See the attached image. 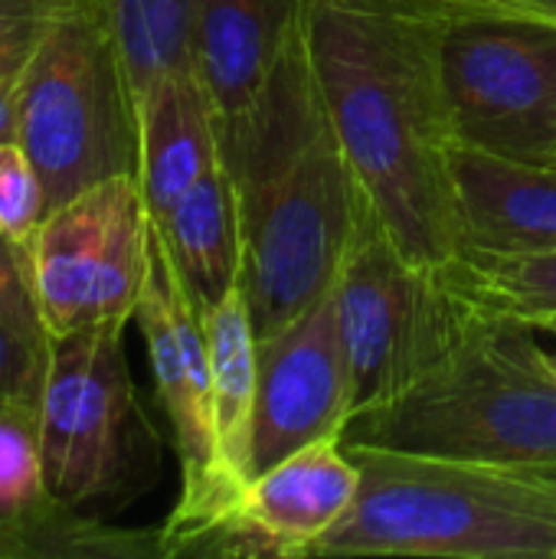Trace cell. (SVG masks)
<instances>
[{"mask_svg": "<svg viewBox=\"0 0 556 559\" xmlns=\"http://www.w3.org/2000/svg\"><path fill=\"white\" fill-rule=\"evenodd\" d=\"M344 445L556 468V370L537 328L485 311L469 337L397 403L360 413Z\"/></svg>", "mask_w": 556, "mask_h": 559, "instance_id": "4", "label": "cell"}, {"mask_svg": "<svg viewBox=\"0 0 556 559\" xmlns=\"http://www.w3.org/2000/svg\"><path fill=\"white\" fill-rule=\"evenodd\" d=\"M151 226L200 314L242 288L239 200L223 160Z\"/></svg>", "mask_w": 556, "mask_h": 559, "instance_id": "17", "label": "cell"}, {"mask_svg": "<svg viewBox=\"0 0 556 559\" xmlns=\"http://www.w3.org/2000/svg\"><path fill=\"white\" fill-rule=\"evenodd\" d=\"M16 144L43 183L46 216L111 177H138L134 88L98 0H69L46 20L20 92Z\"/></svg>", "mask_w": 556, "mask_h": 559, "instance_id": "5", "label": "cell"}, {"mask_svg": "<svg viewBox=\"0 0 556 559\" xmlns=\"http://www.w3.org/2000/svg\"><path fill=\"white\" fill-rule=\"evenodd\" d=\"M43 26L16 29L10 36H0V144L16 141V111H20V92L29 69V59L36 52V43L43 36Z\"/></svg>", "mask_w": 556, "mask_h": 559, "instance_id": "23", "label": "cell"}, {"mask_svg": "<svg viewBox=\"0 0 556 559\" xmlns=\"http://www.w3.org/2000/svg\"><path fill=\"white\" fill-rule=\"evenodd\" d=\"M456 272L462 285L495 314L541 331L556 318V252H482L469 249Z\"/></svg>", "mask_w": 556, "mask_h": 559, "instance_id": "19", "label": "cell"}, {"mask_svg": "<svg viewBox=\"0 0 556 559\" xmlns=\"http://www.w3.org/2000/svg\"><path fill=\"white\" fill-rule=\"evenodd\" d=\"M465 252H556V167L456 154Z\"/></svg>", "mask_w": 556, "mask_h": 559, "instance_id": "16", "label": "cell"}, {"mask_svg": "<svg viewBox=\"0 0 556 559\" xmlns=\"http://www.w3.org/2000/svg\"><path fill=\"white\" fill-rule=\"evenodd\" d=\"M0 559H13V554H10V550H7L3 544H0Z\"/></svg>", "mask_w": 556, "mask_h": 559, "instance_id": "28", "label": "cell"}, {"mask_svg": "<svg viewBox=\"0 0 556 559\" xmlns=\"http://www.w3.org/2000/svg\"><path fill=\"white\" fill-rule=\"evenodd\" d=\"M0 544L13 559L157 557V531H118L49 495L39 409L7 396H0Z\"/></svg>", "mask_w": 556, "mask_h": 559, "instance_id": "13", "label": "cell"}, {"mask_svg": "<svg viewBox=\"0 0 556 559\" xmlns=\"http://www.w3.org/2000/svg\"><path fill=\"white\" fill-rule=\"evenodd\" d=\"M544 475H551V478H556V468H547V472H544Z\"/></svg>", "mask_w": 556, "mask_h": 559, "instance_id": "29", "label": "cell"}, {"mask_svg": "<svg viewBox=\"0 0 556 559\" xmlns=\"http://www.w3.org/2000/svg\"><path fill=\"white\" fill-rule=\"evenodd\" d=\"M220 160V118L197 66L161 75L138 98V183L151 223Z\"/></svg>", "mask_w": 556, "mask_h": 559, "instance_id": "14", "label": "cell"}, {"mask_svg": "<svg viewBox=\"0 0 556 559\" xmlns=\"http://www.w3.org/2000/svg\"><path fill=\"white\" fill-rule=\"evenodd\" d=\"M36 409L43 478L62 508L85 511L151 485L157 442L125 360V324L49 334Z\"/></svg>", "mask_w": 556, "mask_h": 559, "instance_id": "7", "label": "cell"}, {"mask_svg": "<svg viewBox=\"0 0 556 559\" xmlns=\"http://www.w3.org/2000/svg\"><path fill=\"white\" fill-rule=\"evenodd\" d=\"M354 416L383 409L429 377L485 318L456 265H423L370 219L334 278Z\"/></svg>", "mask_w": 556, "mask_h": 559, "instance_id": "6", "label": "cell"}, {"mask_svg": "<svg viewBox=\"0 0 556 559\" xmlns=\"http://www.w3.org/2000/svg\"><path fill=\"white\" fill-rule=\"evenodd\" d=\"M541 331H551V334H556V318L554 321H547V324H541ZM554 370H556V354H554Z\"/></svg>", "mask_w": 556, "mask_h": 559, "instance_id": "27", "label": "cell"}, {"mask_svg": "<svg viewBox=\"0 0 556 559\" xmlns=\"http://www.w3.org/2000/svg\"><path fill=\"white\" fill-rule=\"evenodd\" d=\"M46 331H33L0 314V396L39 403L46 373Z\"/></svg>", "mask_w": 556, "mask_h": 559, "instance_id": "22", "label": "cell"}, {"mask_svg": "<svg viewBox=\"0 0 556 559\" xmlns=\"http://www.w3.org/2000/svg\"><path fill=\"white\" fill-rule=\"evenodd\" d=\"M108 13L138 98L167 72L190 66L187 0H98Z\"/></svg>", "mask_w": 556, "mask_h": 559, "instance_id": "20", "label": "cell"}, {"mask_svg": "<svg viewBox=\"0 0 556 559\" xmlns=\"http://www.w3.org/2000/svg\"><path fill=\"white\" fill-rule=\"evenodd\" d=\"M351 413V364L328 288L285 328L259 337L249 481L318 439L344 436Z\"/></svg>", "mask_w": 556, "mask_h": 559, "instance_id": "11", "label": "cell"}, {"mask_svg": "<svg viewBox=\"0 0 556 559\" xmlns=\"http://www.w3.org/2000/svg\"><path fill=\"white\" fill-rule=\"evenodd\" d=\"M347 452L360 465V491L315 559H556L551 475L367 445Z\"/></svg>", "mask_w": 556, "mask_h": 559, "instance_id": "3", "label": "cell"}, {"mask_svg": "<svg viewBox=\"0 0 556 559\" xmlns=\"http://www.w3.org/2000/svg\"><path fill=\"white\" fill-rule=\"evenodd\" d=\"M46 334L128 324L151 272V216L134 174L52 210L26 246Z\"/></svg>", "mask_w": 556, "mask_h": 559, "instance_id": "10", "label": "cell"}, {"mask_svg": "<svg viewBox=\"0 0 556 559\" xmlns=\"http://www.w3.org/2000/svg\"><path fill=\"white\" fill-rule=\"evenodd\" d=\"M69 0H0V36L46 23Z\"/></svg>", "mask_w": 556, "mask_h": 559, "instance_id": "25", "label": "cell"}, {"mask_svg": "<svg viewBox=\"0 0 556 559\" xmlns=\"http://www.w3.org/2000/svg\"><path fill=\"white\" fill-rule=\"evenodd\" d=\"M0 314L13 318L23 328L46 331L36 298H33V285H29L26 249L16 246L13 239H7L3 233H0Z\"/></svg>", "mask_w": 556, "mask_h": 559, "instance_id": "24", "label": "cell"}, {"mask_svg": "<svg viewBox=\"0 0 556 559\" xmlns=\"http://www.w3.org/2000/svg\"><path fill=\"white\" fill-rule=\"evenodd\" d=\"M242 223V292L256 337L315 305L374 216L328 115L308 46L292 29L249 105L220 124Z\"/></svg>", "mask_w": 556, "mask_h": 559, "instance_id": "2", "label": "cell"}, {"mask_svg": "<svg viewBox=\"0 0 556 559\" xmlns=\"http://www.w3.org/2000/svg\"><path fill=\"white\" fill-rule=\"evenodd\" d=\"M46 216L43 183L16 141L0 144V233L16 246H29Z\"/></svg>", "mask_w": 556, "mask_h": 559, "instance_id": "21", "label": "cell"}, {"mask_svg": "<svg viewBox=\"0 0 556 559\" xmlns=\"http://www.w3.org/2000/svg\"><path fill=\"white\" fill-rule=\"evenodd\" d=\"M210 380H213V416L220 452L229 475L246 488L252 459V423H256V386H259V337L246 292L236 288L226 301L203 314Z\"/></svg>", "mask_w": 556, "mask_h": 559, "instance_id": "18", "label": "cell"}, {"mask_svg": "<svg viewBox=\"0 0 556 559\" xmlns=\"http://www.w3.org/2000/svg\"><path fill=\"white\" fill-rule=\"evenodd\" d=\"M134 321L147 344L157 396L174 429L180 462V498L157 527V557H193L203 537L233 514L246 488L229 475L220 452L203 314L180 285L154 226L151 272Z\"/></svg>", "mask_w": 556, "mask_h": 559, "instance_id": "9", "label": "cell"}, {"mask_svg": "<svg viewBox=\"0 0 556 559\" xmlns=\"http://www.w3.org/2000/svg\"><path fill=\"white\" fill-rule=\"evenodd\" d=\"M442 26V0L308 7V46L344 154L377 223L423 265L465 255Z\"/></svg>", "mask_w": 556, "mask_h": 559, "instance_id": "1", "label": "cell"}, {"mask_svg": "<svg viewBox=\"0 0 556 559\" xmlns=\"http://www.w3.org/2000/svg\"><path fill=\"white\" fill-rule=\"evenodd\" d=\"M360 465L344 436L318 439L259 472L233 514L213 527L193 557L301 559L351 511Z\"/></svg>", "mask_w": 556, "mask_h": 559, "instance_id": "12", "label": "cell"}, {"mask_svg": "<svg viewBox=\"0 0 556 559\" xmlns=\"http://www.w3.org/2000/svg\"><path fill=\"white\" fill-rule=\"evenodd\" d=\"M488 3L521 10V13H534V16H544V20H556V0H488Z\"/></svg>", "mask_w": 556, "mask_h": 559, "instance_id": "26", "label": "cell"}, {"mask_svg": "<svg viewBox=\"0 0 556 559\" xmlns=\"http://www.w3.org/2000/svg\"><path fill=\"white\" fill-rule=\"evenodd\" d=\"M442 82L459 147L556 167V20L442 0Z\"/></svg>", "mask_w": 556, "mask_h": 559, "instance_id": "8", "label": "cell"}, {"mask_svg": "<svg viewBox=\"0 0 556 559\" xmlns=\"http://www.w3.org/2000/svg\"><path fill=\"white\" fill-rule=\"evenodd\" d=\"M308 7L311 0H187L190 59L220 124L249 105Z\"/></svg>", "mask_w": 556, "mask_h": 559, "instance_id": "15", "label": "cell"}]
</instances>
